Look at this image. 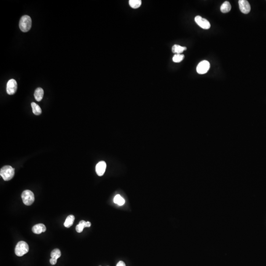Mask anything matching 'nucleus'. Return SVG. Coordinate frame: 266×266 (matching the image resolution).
<instances>
[{
	"mask_svg": "<svg viewBox=\"0 0 266 266\" xmlns=\"http://www.w3.org/2000/svg\"><path fill=\"white\" fill-rule=\"evenodd\" d=\"M0 175L4 181H10L14 176V169L11 166H5L1 169Z\"/></svg>",
	"mask_w": 266,
	"mask_h": 266,
	"instance_id": "obj_1",
	"label": "nucleus"
},
{
	"mask_svg": "<svg viewBox=\"0 0 266 266\" xmlns=\"http://www.w3.org/2000/svg\"><path fill=\"white\" fill-rule=\"evenodd\" d=\"M32 27V19L29 16H24L20 19L19 28L23 32H27Z\"/></svg>",
	"mask_w": 266,
	"mask_h": 266,
	"instance_id": "obj_2",
	"label": "nucleus"
},
{
	"mask_svg": "<svg viewBox=\"0 0 266 266\" xmlns=\"http://www.w3.org/2000/svg\"><path fill=\"white\" fill-rule=\"evenodd\" d=\"M29 248L27 243L24 241H20L17 243L15 253L17 256H22L29 251Z\"/></svg>",
	"mask_w": 266,
	"mask_h": 266,
	"instance_id": "obj_3",
	"label": "nucleus"
},
{
	"mask_svg": "<svg viewBox=\"0 0 266 266\" xmlns=\"http://www.w3.org/2000/svg\"><path fill=\"white\" fill-rule=\"evenodd\" d=\"M21 198L23 203L26 206H31L35 201L34 193L29 190L23 191L22 193Z\"/></svg>",
	"mask_w": 266,
	"mask_h": 266,
	"instance_id": "obj_4",
	"label": "nucleus"
},
{
	"mask_svg": "<svg viewBox=\"0 0 266 266\" xmlns=\"http://www.w3.org/2000/svg\"><path fill=\"white\" fill-rule=\"evenodd\" d=\"M210 68V64L209 62L206 60H203L198 65L196 70L198 73L201 75L205 74L208 72Z\"/></svg>",
	"mask_w": 266,
	"mask_h": 266,
	"instance_id": "obj_5",
	"label": "nucleus"
},
{
	"mask_svg": "<svg viewBox=\"0 0 266 266\" xmlns=\"http://www.w3.org/2000/svg\"><path fill=\"white\" fill-rule=\"evenodd\" d=\"M17 89V83L16 80L11 79L8 81L6 85V92L9 95H14Z\"/></svg>",
	"mask_w": 266,
	"mask_h": 266,
	"instance_id": "obj_6",
	"label": "nucleus"
},
{
	"mask_svg": "<svg viewBox=\"0 0 266 266\" xmlns=\"http://www.w3.org/2000/svg\"><path fill=\"white\" fill-rule=\"evenodd\" d=\"M195 21L201 28L203 29H210L211 24L208 20L203 18L200 16H197L195 18Z\"/></svg>",
	"mask_w": 266,
	"mask_h": 266,
	"instance_id": "obj_7",
	"label": "nucleus"
},
{
	"mask_svg": "<svg viewBox=\"0 0 266 266\" xmlns=\"http://www.w3.org/2000/svg\"><path fill=\"white\" fill-rule=\"evenodd\" d=\"M239 8L242 13L248 14L250 11L251 6L249 2L246 0L239 1Z\"/></svg>",
	"mask_w": 266,
	"mask_h": 266,
	"instance_id": "obj_8",
	"label": "nucleus"
},
{
	"mask_svg": "<svg viewBox=\"0 0 266 266\" xmlns=\"http://www.w3.org/2000/svg\"><path fill=\"white\" fill-rule=\"evenodd\" d=\"M106 167H107V165H106V162L105 161H101V162H99L96 166V171L97 174H98L99 176H102L103 174H104L105 172L106 171Z\"/></svg>",
	"mask_w": 266,
	"mask_h": 266,
	"instance_id": "obj_9",
	"label": "nucleus"
},
{
	"mask_svg": "<svg viewBox=\"0 0 266 266\" xmlns=\"http://www.w3.org/2000/svg\"><path fill=\"white\" fill-rule=\"evenodd\" d=\"M46 230V227L43 224H38L32 228L33 232L36 234H41V233L45 232Z\"/></svg>",
	"mask_w": 266,
	"mask_h": 266,
	"instance_id": "obj_10",
	"label": "nucleus"
},
{
	"mask_svg": "<svg viewBox=\"0 0 266 266\" xmlns=\"http://www.w3.org/2000/svg\"><path fill=\"white\" fill-rule=\"evenodd\" d=\"M91 225L90 222H86L84 220H81L78 225L75 228L77 232L81 233L83 232L84 227H90Z\"/></svg>",
	"mask_w": 266,
	"mask_h": 266,
	"instance_id": "obj_11",
	"label": "nucleus"
},
{
	"mask_svg": "<svg viewBox=\"0 0 266 266\" xmlns=\"http://www.w3.org/2000/svg\"><path fill=\"white\" fill-rule=\"evenodd\" d=\"M43 94H44V91L43 89L41 88H38L36 89L35 91L34 97L37 101L40 102L43 99Z\"/></svg>",
	"mask_w": 266,
	"mask_h": 266,
	"instance_id": "obj_12",
	"label": "nucleus"
},
{
	"mask_svg": "<svg viewBox=\"0 0 266 266\" xmlns=\"http://www.w3.org/2000/svg\"><path fill=\"white\" fill-rule=\"evenodd\" d=\"M187 48L184 46H181L177 44H174V46L172 47V52L174 53L181 54L184 51L186 50Z\"/></svg>",
	"mask_w": 266,
	"mask_h": 266,
	"instance_id": "obj_13",
	"label": "nucleus"
},
{
	"mask_svg": "<svg viewBox=\"0 0 266 266\" xmlns=\"http://www.w3.org/2000/svg\"><path fill=\"white\" fill-rule=\"evenodd\" d=\"M231 5L228 1H225L220 7V11L223 13H227L231 11Z\"/></svg>",
	"mask_w": 266,
	"mask_h": 266,
	"instance_id": "obj_14",
	"label": "nucleus"
},
{
	"mask_svg": "<svg viewBox=\"0 0 266 266\" xmlns=\"http://www.w3.org/2000/svg\"><path fill=\"white\" fill-rule=\"evenodd\" d=\"M75 219V217L73 215H70L67 217L65 222H64V226L66 228H70L72 226L74 222V220Z\"/></svg>",
	"mask_w": 266,
	"mask_h": 266,
	"instance_id": "obj_15",
	"label": "nucleus"
},
{
	"mask_svg": "<svg viewBox=\"0 0 266 266\" xmlns=\"http://www.w3.org/2000/svg\"><path fill=\"white\" fill-rule=\"evenodd\" d=\"M31 106L32 108L33 112L34 115H39L42 112V110L40 106L37 105L35 102H33L31 103Z\"/></svg>",
	"mask_w": 266,
	"mask_h": 266,
	"instance_id": "obj_16",
	"label": "nucleus"
},
{
	"mask_svg": "<svg viewBox=\"0 0 266 266\" xmlns=\"http://www.w3.org/2000/svg\"><path fill=\"white\" fill-rule=\"evenodd\" d=\"M130 6L133 9H138L142 5L141 0H130L129 1Z\"/></svg>",
	"mask_w": 266,
	"mask_h": 266,
	"instance_id": "obj_17",
	"label": "nucleus"
},
{
	"mask_svg": "<svg viewBox=\"0 0 266 266\" xmlns=\"http://www.w3.org/2000/svg\"><path fill=\"white\" fill-rule=\"evenodd\" d=\"M114 203L119 206H122L125 203V201L120 195H117L114 198Z\"/></svg>",
	"mask_w": 266,
	"mask_h": 266,
	"instance_id": "obj_18",
	"label": "nucleus"
},
{
	"mask_svg": "<svg viewBox=\"0 0 266 266\" xmlns=\"http://www.w3.org/2000/svg\"><path fill=\"white\" fill-rule=\"evenodd\" d=\"M50 255L51 257L52 258L55 259L57 260L61 256V252L59 249L57 248V249H54L52 251Z\"/></svg>",
	"mask_w": 266,
	"mask_h": 266,
	"instance_id": "obj_19",
	"label": "nucleus"
},
{
	"mask_svg": "<svg viewBox=\"0 0 266 266\" xmlns=\"http://www.w3.org/2000/svg\"><path fill=\"white\" fill-rule=\"evenodd\" d=\"M184 58V55L181 54H176L173 58V61L175 63H179Z\"/></svg>",
	"mask_w": 266,
	"mask_h": 266,
	"instance_id": "obj_20",
	"label": "nucleus"
},
{
	"mask_svg": "<svg viewBox=\"0 0 266 266\" xmlns=\"http://www.w3.org/2000/svg\"><path fill=\"white\" fill-rule=\"evenodd\" d=\"M57 259H55L51 258L50 259V263L52 265H54L56 264L57 263Z\"/></svg>",
	"mask_w": 266,
	"mask_h": 266,
	"instance_id": "obj_21",
	"label": "nucleus"
},
{
	"mask_svg": "<svg viewBox=\"0 0 266 266\" xmlns=\"http://www.w3.org/2000/svg\"><path fill=\"white\" fill-rule=\"evenodd\" d=\"M116 266H126V265L124 262L120 261L117 264Z\"/></svg>",
	"mask_w": 266,
	"mask_h": 266,
	"instance_id": "obj_22",
	"label": "nucleus"
},
{
	"mask_svg": "<svg viewBox=\"0 0 266 266\" xmlns=\"http://www.w3.org/2000/svg\"></svg>",
	"mask_w": 266,
	"mask_h": 266,
	"instance_id": "obj_23",
	"label": "nucleus"
}]
</instances>
